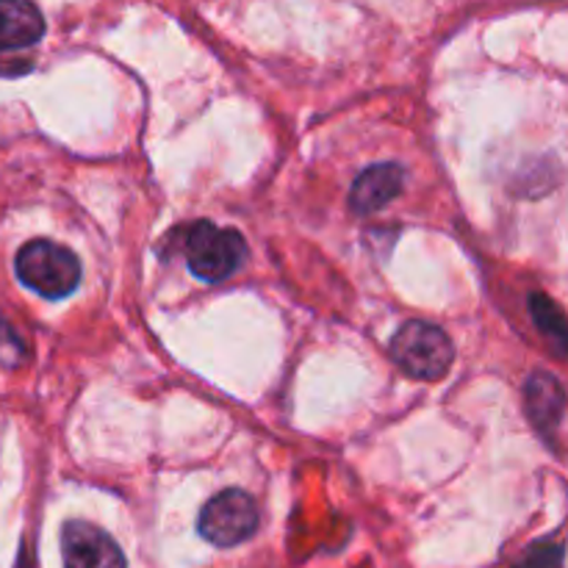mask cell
<instances>
[{
  "mask_svg": "<svg viewBox=\"0 0 568 568\" xmlns=\"http://www.w3.org/2000/svg\"><path fill=\"white\" fill-rule=\"evenodd\" d=\"M17 568H28V564H26V560H22V564H20V566H17Z\"/></svg>",
  "mask_w": 568,
  "mask_h": 568,
  "instance_id": "12",
  "label": "cell"
},
{
  "mask_svg": "<svg viewBox=\"0 0 568 568\" xmlns=\"http://www.w3.org/2000/svg\"><path fill=\"white\" fill-rule=\"evenodd\" d=\"M525 403L532 425L544 436H552L558 430V422L566 408L564 386L552 375H547V372H536V375H530V381L525 386Z\"/></svg>",
  "mask_w": 568,
  "mask_h": 568,
  "instance_id": "8",
  "label": "cell"
},
{
  "mask_svg": "<svg viewBox=\"0 0 568 568\" xmlns=\"http://www.w3.org/2000/svg\"><path fill=\"white\" fill-rule=\"evenodd\" d=\"M392 355L408 375L438 381L455 361V347L442 327L430 322H405L392 338Z\"/></svg>",
  "mask_w": 568,
  "mask_h": 568,
  "instance_id": "3",
  "label": "cell"
},
{
  "mask_svg": "<svg viewBox=\"0 0 568 568\" xmlns=\"http://www.w3.org/2000/svg\"><path fill=\"white\" fill-rule=\"evenodd\" d=\"M189 270L200 281L220 283L231 277L247 258V242L239 231L231 227H216L214 222H197L189 227L186 242H183Z\"/></svg>",
  "mask_w": 568,
  "mask_h": 568,
  "instance_id": "2",
  "label": "cell"
},
{
  "mask_svg": "<svg viewBox=\"0 0 568 568\" xmlns=\"http://www.w3.org/2000/svg\"><path fill=\"white\" fill-rule=\"evenodd\" d=\"M42 33L44 17L31 0H0V50L31 48Z\"/></svg>",
  "mask_w": 568,
  "mask_h": 568,
  "instance_id": "7",
  "label": "cell"
},
{
  "mask_svg": "<svg viewBox=\"0 0 568 568\" xmlns=\"http://www.w3.org/2000/svg\"><path fill=\"white\" fill-rule=\"evenodd\" d=\"M261 525L258 505L250 494L239 491V488H227V491L216 494L214 499L205 503L200 510L197 530L214 547H236V544L247 541L255 536Z\"/></svg>",
  "mask_w": 568,
  "mask_h": 568,
  "instance_id": "4",
  "label": "cell"
},
{
  "mask_svg": "<svg viewBox=\"0 0 568 568\" xmlns=\"http://www.w3.org/2000/svg\"><path fill=\"white\" fill-rule=\"evenodd\" d=\"M560 564H564V547L544 541L527 549V555L516 564V568H560Z\"/></svg>",
  "mask_w": 568,
  "mask_h": 568,
  "instance_id": "11",
  "label": "cell"
},
{
  "mask_svg": "<svg viewBox=\"0 0 568 568\" xmlns=\"http://www.w3.org/2000/svg\"><path fill=\"white\" fill-rule=\"evenodd\" d=\"M64 568H128L114 538L87 521H67L61 530Z\"/></svg>",
  "mask_w": 568,
  "mask_h": 568,
  "instance_id": "5",
  "label": "cell"
},
{
  "mask_svg": "<svg viewBox=\"0 0 568 568\" xmlns=\"http://www.w3.org/2000/svg\"><path fill=\"white\" fill-rule=\"evenodd\" d=\"M17 277L26 283L31 292L42 294L48 300H61L72 294L81 283V261L75 253H70L61 244L48 242V239H37L28 242L26 247L17 253L14 261Z\"/></svg>",
  "mask_w": 568,
  "mask_h": 568,
  "instance_id": "1",
  "label": "cell"
},
{
  "mask_svg": "<svg viewBox=\"0 0 568 568\" xmlns=\"http://www.w3.org/2000/svg\"><path fill=\"white\" fill-rule=\"evenodd\" d=\"M530 316L538 331H541V336L547 338L549 347L555 349V355L568 358V316L560 311V305L549 300L547 294H532Z\"/></svg>",
  "mask_w": 568,
  "mask_h": 568,
  "instance_id": "9",
  "label": "cell"
},
{
  "mask_svg": "<svg viewBox=\"0 0 568 568\" xmlns=\"http://www.w3.org/2000/svg\"><path fill=\"white\" fill-rule=\"evenodd\" d=\"M28 361V347L20 336H17L14 327L0 316V366L6 369H17Z\"/></svg>",
  "mask_w": 568,
  "mask_h": 568,
  "instance_id": "10",
  "label": "cell"
},
{
  "mask_svg": "<svg viewBox=\"0 0 568 568\" xmlns=\"http://www.w3.org/2000/svg\"><path fill=\"white\" fill-rule=\"evenodd\" d=\"M403 181L405 172L397 164L366 166L349 189V205L355 214H375V211L386 209L392 200H397V194L403 192Z\"/></svg>",
  "mask_w": 568,
  "mask_h": 568,
  "instance_id": "6",
  "label": "cell"
}]
</instances>
